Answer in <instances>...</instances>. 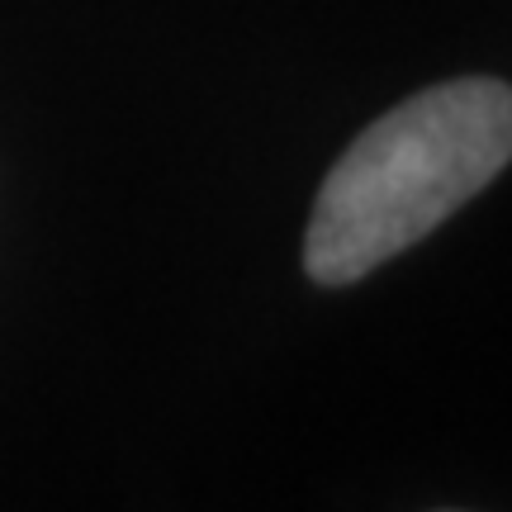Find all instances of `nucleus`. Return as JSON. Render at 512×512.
I'll list each match as a JSON object with an SVG mask.
<instances>
[{"label":"nucleus","mask_w":512,"mask_h":512,"mask_svg":"<svg viewBox=\"0 0 512 512\" xmlns=\"http://www.w3.org/2000/svg\"><path fill=\"white\" fill-rule=\"evenodd\" d=\"M512 162V86L465 76L427 86L356 138L318 190L304 271L351 285L408 252Z\"/></svg>","instance_id":"f257e3e1"}]
</instances>
